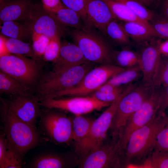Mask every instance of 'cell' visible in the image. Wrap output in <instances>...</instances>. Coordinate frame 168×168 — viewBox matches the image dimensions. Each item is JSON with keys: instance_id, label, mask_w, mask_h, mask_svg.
I'll list each match as a JSON object with an SVG mask.
<instances>
[{"instance_id": "24", "label": "cell", "mask_w": 168, "mask_h": 168, "mask_svg": "<svg viewBox=\"0 0 168 168\" xmlns=\"http://www.w3.org/2000/svg\"><path fill=\"white\" fill-rule=\"evenodd\" d=\"M112 64L126 69L139 66V58L136 51L125 47L119 50L113 51L111 55Z\"/></svg>"}, {"instance_id": "45", "label": "cell", "mask_w": 168, "mask_h": 168, "mask_svg": "<svg viewBox=\"0 0 168 168\" xmlns=\"http://www.w3.org/2000/svg\"><path fill=\"white\" fill-rule=\"evenodd\" d=\"M7 150L5 141L4 137L0 135V164Z\"/></svg>"}, {"instance_id": "43", "label": "cell", "mask_w": 168, "mask_h": 168, "mask_svg": "<svg viewBox=\"0 0 168 168\" xmlns=\"http://www.w3.org/2000/svg\"><path fill=\"white\" fill-rule=\"evenodd\" d=\"M146 7L153 10L157 8L161 0H134Z\"/></svg>"}, {"instance_id": "32", "label": "cell", "mask_w": 168, "mask_h": 168, "mask_svg": "<svg viewBox=\"0 0 168 168\" xmlns=\"http://www.w3.org/2000/svg\"><path fill=\"white\" fill-rule=\"evenodd\" d=\"M154 87L168 86V59L161 56L156 73Z\"/></svg>"}, {"instance_id": "8", "label": "cell", "mask_w": 168, "mask_h": 168, "mask_svg": "<svg viewBox=\"0 0 168 168\" xmlns=\"http://www.w3.org/2000/svg\"><path fill=\"white\" fill-rule=\"evenodd\" d=\"M22 21L31 33L42 34L50 39L61 37L68 31L42 4L32 3Z\"/></svg>"}, {"instance_id": "10", "label": "cell", "mask_w": 168, "mask_h": 168, "mask_svg": "<svg viewBox=\"0 0 168 168\" xmlns=\"http://www.w3.org/2000/svg\"><path fill=\"white\" fill-rule=\"evenodd\" d=\"M129 92L127 91L113 101L98 117L93 120L87 137L76 151L81 157L104 144L118 104L121 99Z\"/></svg>"}, {"instance_id": "33", "label": "cell", "mask_w": 168, "mask_h": 168, "mask_svg": "<svg viewBox=\"0 0 168 168\" xmlns=\"http://www.w3.org/2000/svg\"><path fill=\"white\" fill-rule=\"evenodd\" d=\"M149 22L159 38L168 39V19L158 13Z\"/></svg>"}, {"instance_id": "12", "label": "cell", "mask_w": 168, "mask_h": 168, "mask_svg": "<svg viewBox=\"0 0 168 168\" xmlns=\"http://www.w3.org/2000/svg\"><path fill=\"white\" fill-rule=\"evenodd\" d=\"M111 103L99 100L91 96L68 98H47L40 100L39 102L40 105L44 107L67 111L75 116L100 110L108 107Z\"/></svg>"}, {"instance_id": "29", "label": "cell", "mask_w": 168, "mask_h": 168, "mask_svg": "<svg viewBox=\"0 0 168 168\" xmlns=\"http://www.w3.org/2000/svg\"><path fill=\"white\" fill-rule=\"evenodd\" d=\"M5 45L8 54L21 55L36 60L38 58L35 54L32 47L29 44L23 41L15 39L6 38Z\"/></svg>"}, {"instance_id": "19", "label": "cell", "mask_w": 168, "mask_h": 168, "mask_svg": "<svg viewBox=\"0 0 168 168\" xmlns=\"http://www.w3.org/2000/svg\"><path fill=\"white\" fill-rule=\"evenodd\" d=\"M32 2L30 0H9L0 9V25L7 21H22Z\"/></svg>"}, {"instance_id": "14", "label": "cell", "mask_w": 168, "mask_h": 168, "mask_svg": "<svg viewBox=\"0 0 168 168\" xmlns=\"http://www.w3.org/2000/svg\"><path fill=\"white\" fill-rule=\"evenodd\" d=\"M161 39L155 38L135 45L139 55V66L142 75L141 83L148 87H154L156 74L161 58L157 49Z\"/></svg>"}, {"instance_id": "16", "label": "cell", "mask_w": 168, "mask_h": 168, "mask_svg": "<svg viewBox=\"0 0 168 168\" xmlns=\"http://www.w3.org/2000/svg\"><path fill=\"white\" fill-rule=\"evenodd\" d=\"M52 71L61 73L77 66L88 63L78 47L74 43L61 42L58 56L53 62Z\"/></svg>"}, {"instance_id": "6", "label": "cell", "mask_w": 168, "mask_h": 168, "mask_svg": "<svg viewBox=\"0 0 168 168\" xmlns=\"http://www.w3.org/2000/svg\"><path fill=\"white\" fill-rule=\"evenodd\" d=\"M81 168L125 167L124 149L119 136H112L111 142L100 147L81 158Z\"/></svg>"}, {"instance_id": "20", "label": "cell", "mask_w": 168, "mask_h": 168, "mask_svg": "<svg viewBox=\"0 0 168 168\" xmlns=\"http://www.w3.org/2000/svg\"><path fill=\"white\" fill-rule=\"evenodd\" d=\"M102 0L108 5L115 19L120 21L138 23L146 27L158 37L148 21L138 17L125 5L112 0Z\"/></svg>"}, {"instance_id": "37", "label": "cell", "mask_w": 168, "mask_h": 168, "mask_svg": "<svg viewBox=\"0 0 168 168\" xmlns=\"http://www.w3.org/2000/svg\"><path fill=\"white\" fill-rule=\"evenodd\" d=\"M137 83H132L130 84L125 89L118 91L105 93L96 91L91 96L96 99L105 102L111 103L128 90L135 87Z\"/></svg>"}, {"instance_id": "44", "label": "cell", "mask_w": 168, "mask_h": 168, "mask_svg": "<svg viewBox=\"0 0 168 168\" xmlns=\"http://www.w3.org/2000/svg\"><path fill=\"white\" fill-rule=\"evenodd\" d=\"M159 7L158 13L168 19V0H161L157 8Z\"/></svg>"}, {"instance_id": "34", "label": "cell", "mask_w": 168, "mask_h": 168, "mask_svg": "<svg viewBox=\"0 0 168 168\" xmlns=\"http://www.w3.org/2000/svg\"><path fill=\"white\" fill-rule=\"evenodd\" d=\"M61 1L64 6L77 13L86 26L89 28H92L88 21L84 0H61Z\"/></svg>"}, {"instance_id": "28", "label": "cell", "mask_w": 168, "mask_h": 168, "mask_svg": "<svg viewBox=\"0 0 168 168\" xmlns=\"http://www.w3.org/2000/svg\"><path fill=\"white\" fill-rule=\"evenodd\" d=\"M142 75L139 66L125 69L110 78L106 83L121 86L133 83L142 78Z\"/></svg>"}, {"instance_id": "13", "label": "cell", "mask_w": 168, "mask_h": 168, "mask_svg": "<svg viewBox=\"0 0 168 168\" xmlns=\"http://www.w3.org/2000/svg\"><path fill=\"white\" fill-rule=\"evenodd\" d=\"M6 101L0 97L2 109L20 120L33 127L40 114L39 98L37 96L30 94L13 96Z\"/></svg>"}, {"instance_id": "5", "label": "cell", "mask_w": 168, "mask_h": 168, "mask_svg": "<svg viewBox=\"0 0 168 168\" xmlns=\"http://www.w3.org/2000/svg\"><path fill=\"white\" fill-rule=\"evenodd\" d=\"M0 70L30 90L39 80L41 70L36 59L11 54L0 56Z\"/></svg>"}, {"instance_id": "23", "label": "cell", "mask_w": 168, "mask_h": 168, "mask_svg": "<svg viewBox=\"0 0 168 168\" xmlns=\"http://www.w3.org/2000/svg\"><path fill=\"white\" fill-rule=\"evenodd\" d=\"M119 21L135 45L158 37L146 27L138 23Z\"/></svg>"}, {"instance_id": "40", "label": "cell", "mask_w": 168, "mask_h": 168, "mask_svg": "<svg viewBox=\"0 0 168 168\" xmlns=\"http://www.w3.org/2000/svg\"><path fill=\"white\" fill-rule=\"evenodd\" d=\"M161 106L159 112H163L168 105V86L161 87L160 91Z\"/></svg>"}, {"instance_id": "11", "label": "cell", "mask_w": 168, "mask_h": 168, "mask_svg": "<svg viewBox=\"0 0 168 168\" xmlns=\"http://www.w3.org/2000/svg\"><path fill=\"white\" fill-rule=\"evenodd\" d=\"M160 89L155 88L140 107L128 119L119 135L124 150L131 134L151 121L159 111Z\"/></svg>"}, {"instance_id": "9", "label": "cell", "mask_w": 168, "mask_h": 168, "mask_svg": "<svg viewBox=\"0 0 168 168\" xmlns=\"http://www.w3.org/2000/svg\"><path fill=\"white\" fill-rule=\"evenodd\" d=\"M154 88L141 83L121 99L110 127L112 136L119 135L129 118L140 107Z\"/></svg>"}, {"instance_id": "7", "label": "cell", "mask_w": 168, "mask_h": 168, "mask_svg": "<svg viewBox=\"0 0 168 168\" xmlns=\"http://www.w3.org/2000/svg\"><path fill=\"white\" fill-rule=\"evenodd\" d=\"M124 69L113 64H103L89 71L75 86L55 93L47 98L82 96L94 92L110 78Z\"/></svg>"}, {"instance_id": "46", "label": "cell", "mask_w": 168, "mask_h": 168, "mask_svg": "<svg viewBox=\"0 0 168 168\" xmlns=\"http://www.w3.org/2000/svg\"><path fill=\"white\" fill-rule=\"evenodd\" d=\"M6 38L3 36L0 35V56L8 54L5 45Z\"/></svg>"}, {"instance_id": "35", "label": "cell", "mask_w": 168, "mask_h": 168, "mask_svg": "<svg viewBox=\"0 0 168 168\" xmlns=\"http://www.w3.org/2000/svg\"><path fill=\"white\" fill-rule=\"evenodd\" d=\"M60 37L56 36L51 38L43 55L46 61H54L58 54L61 45Z\"/></svg>"}, {"instance_id": "38", "label": "cell", "mask_w": 168, "mask_h": 168, "mask_svg": "<svg viewBox=\"0 0 168 168\" xmlns=\"http://www.w3.org/2000/svg\"><path fill=\"white\" fill-rule=\"evenodd\" d=\"M22 160L12 151L7 149L0 164V168H20L22 165Z\"/></svg>"}, {"instance_id": "15", "label": "cell", "mask_w": 168, "mask_h": 168, "mask_svg": "<svg viewBox=\"0 0 168 168\" xmlns=\"http://www.w3.org/2000/svg\"><path fill=\"white\" fill-rule=\"evenodd\" d=\"M42 124L45 132L54 142L67 143L72 141V120L64 114L49 112L41 119Z\"/></svg>"}, {"instance_id": "30", "label": "cell", "mask_w": 168, "mask_h": 168, "mask_svg": "<svg viewBox=\"0 0 168 168\" xmlns=\"http://www.w3.org/2000/svg\"><path fill=\"white\" fill-rule=\"evenodd\" d=\"M112 0L125 5L138 17L149 22L158 13L134 0Z\"/></svg>"}, {"instance_id": "41", "label": "cell", "mask_w": 168, "mask_h": 168, "mask_svg": "<svg viewBox=\"0 0 168 168\" xmlns=\"http://www.w3.org/2000/svg\"><path fill=\"white\" fill-rule=\"evenodd\" d=\"M42 2L43 7L50 12L56 10L63 5L61 0H42Z\"/></svg>"}, {"instance_id": "27", "label": "cell", "mask_w": 168, "mask_h": 168, "mask_svg": "<svg viewBox=\"0 0 168 168\" xmlns=\"http://www.w3.org/2000/svg\"><path fill=\"white\" fill-rule=\"evenodd\" d=\"M30 89L0 70V93L12 96L30 94Z\"/></svg>"}, {"instance_id": "3", "label": "cell", "mask_w": 168, "mask_h": 168, "mask_svg": "<svg viewBox=\"0 0 168 168\" xmlns=\"http://www.w3.org/2000/svg\"><path fill=\"white\" fill-rule=\"evenodd\" d=\"M94 29H72L68 30V33L87 61L112 64L111 55L113 50L110 45L103 34Z\"/></svg>"}, {"instance_id": "39", "label": "cell", "mask_w": 168, "mask_h": 168, "mask_svg": "<svg viewBox=\"0 0 168 168\" xmlns=\"http://www.w3.org/2000/svg\"><path fill=\"white\" fill-rule=\"evenodd\" d=\"M153 149L168 152V123L157 133Z\"/></svg>"}, {"instance_id": "22", "label": "cell", "mask_w": 168, "mask_h": 168, "mask_svg": "<svg viewBox=\"0 0 168 168\" xmlns=\"http://www.w3.org/2000/svg\"><path fill=\"white\" fill-rule=\"evenodd\" d=\"M105 36L114 44L121 48L135 47L134 44L124 29L119 20L116 19H113L108 24Z\"/></svg>"}, {"instance_id": "25", "label": "cell", "mask_w": 168, "mask_h": 168, "mask_svg": "<svg viewBox=\"0 0 168 168\" xmlns=\"http://www.w3.org/2000/svg\"><path fill=\"white\" fill-rule=\"evenodd\" d=\"M93 120L82 115L75 116L72 119V141L76 151L87 137Z\"/></svg>"}, {"instance_id": "21", "label": "cell", "mask_w": 168, "mask_h": 168, "mask_svg": "<svg viewBox=\"0 0 168 168\" xmlns=\"http://www.w3.org/2000/svg\"><path fill=\"white\" fill-rule=\"evenodd\" d=\"M50 12L61 24L67 27L77 29H91L86 26L77 13L63 4L56 10Z\"/></svg>"}, {"instance_id": "1", "label": "cell", "mask_w": 168, "mask_h": 168, "mask_svg": "<svg viewBox=\"0 0 168 168\" xmlns=\"http://www.w3.org/2000/svg\"><path fill=\"white\" fill-rule=\"evenodd\" d=\"M167 123L165 112H158L149 122L131 134L124 150L125 167L142 160L152 151L157 133Z\"/></svg>"}, {"instance_id": "2", "label": "cell", "mask_w": 168, "mask_h": 168, "mask_svg": "<svg viewBox=\"0 0 168 168\" xmlns=\"http://www.w3.org/2000/svg\"><path fill=\"white\" fill-rule=\"evenodd\" d=\"M2 117L7 149L12 151L22 159L29 150L40 142L41 139L36 128L2 109Z\"/></svg>"}, {"instance_id": "47", "label": "cell", "mask_w": 168, "mask_h": 168, "mask_svg": "<svg viewBox=\"0 0 168 168\" xmlns=\"http://www.w3.org/2000/svg\"><path fill=\"white\" fill-rule=\"evenodd\" d=\"M9 0H0V9Z\"/></svg>"}, {"instance_id": "17", "label": "cell", "mask_w": 168, "mask_h": 168, "mask_svg": "<svg viewBox=\"0 0 168 168\" xmlns=\"http://www.w3.org/2000/svg\"><path fill=\"white\" fill-rule=\"evenodd\" d=\"M85 8L91 27L105 35L106 27L115 19L106 4L102 0H84Z\"/></svg>"}, {"instance_id": "42", "label": "cell", "mask_w": 168, "mask_h": 168, "mask_svg": "<svg viewBox=\"0 0 168 168\" xmlns=\"http://www.w3.org/2000/svg\"><path fill=\"white\" fill-rule=\"evenodd\" d=\"M161 39L158 44V51L161 57L168 58V39L162 41Z\"/></svg>"}, {"instance_id": "18", "label": "cell", "mask_w": 168, "mask_h": 168, "mask_svg": "<svg viewBox=\"0 0 168 168\" xmlns=\"http://www.w3.org/2000/svg\"><path fill=\"white\" fill-rule=\"evenodd\" d=\"M77 159L74 155L45 153L37 157L33 162L31 167L35 168H69L78 164Z\"/></svg>"}, {"instance_id": "26", "label": "cell", "mask_w": 168, "mask_h": 168, "mask_svg": "<svg viewBox=\"0 0 168 168\" xmlns=\"http://www.w3.org/2000/svg\"><path fill=\"white\" fill-rule=\"evenodd\" d=\"M0 31L3 35L8 38L23 41L31 36V33L24 23L16 21H7L0 25Z\"/></svg>"}, {"instance_id": "36", "label": "cell", "mask_w": 168, "mask_h": 168, "mask_svg": "<svg viewBox=\"0 0 168 168\" xmlns=\"http://www.w3.org/2000/svg\"><path fill=\"white\" fill-rule=\"evenodd\" d=\"M31 37L35 54L38 58L42 56L50 39L44 35L34 32L31 33Z\"/></svg>"}, {"instance_id": "31", "label": "cell", "mask_w": 168, "mask_h": 168, "mask_svg": "<svg viewBox=\"0 0 168 168\" xmlns=\"http://www.w3.org/2000/svg\"><path fill=\"white\" fill-rule=\"evenodd\" d=\"M143 166V168H168V152L153 149Z\"/></svg>"}, {"instance_id": "4", "label": "cell", "mask_w": 168, "mask_h": 168, "mask_svg": "<svg viewBox=\"0 0 168 168\" xmlns=\"http://www.w3.org/2000/svg\"><path fill=\"white\" fill-rule=\"evenodd\" d=\"M92 63H84L61 73L52 71L45 74L36 84L39 100L77 85L92 69Z\"/></svg>"}]
</instances>
